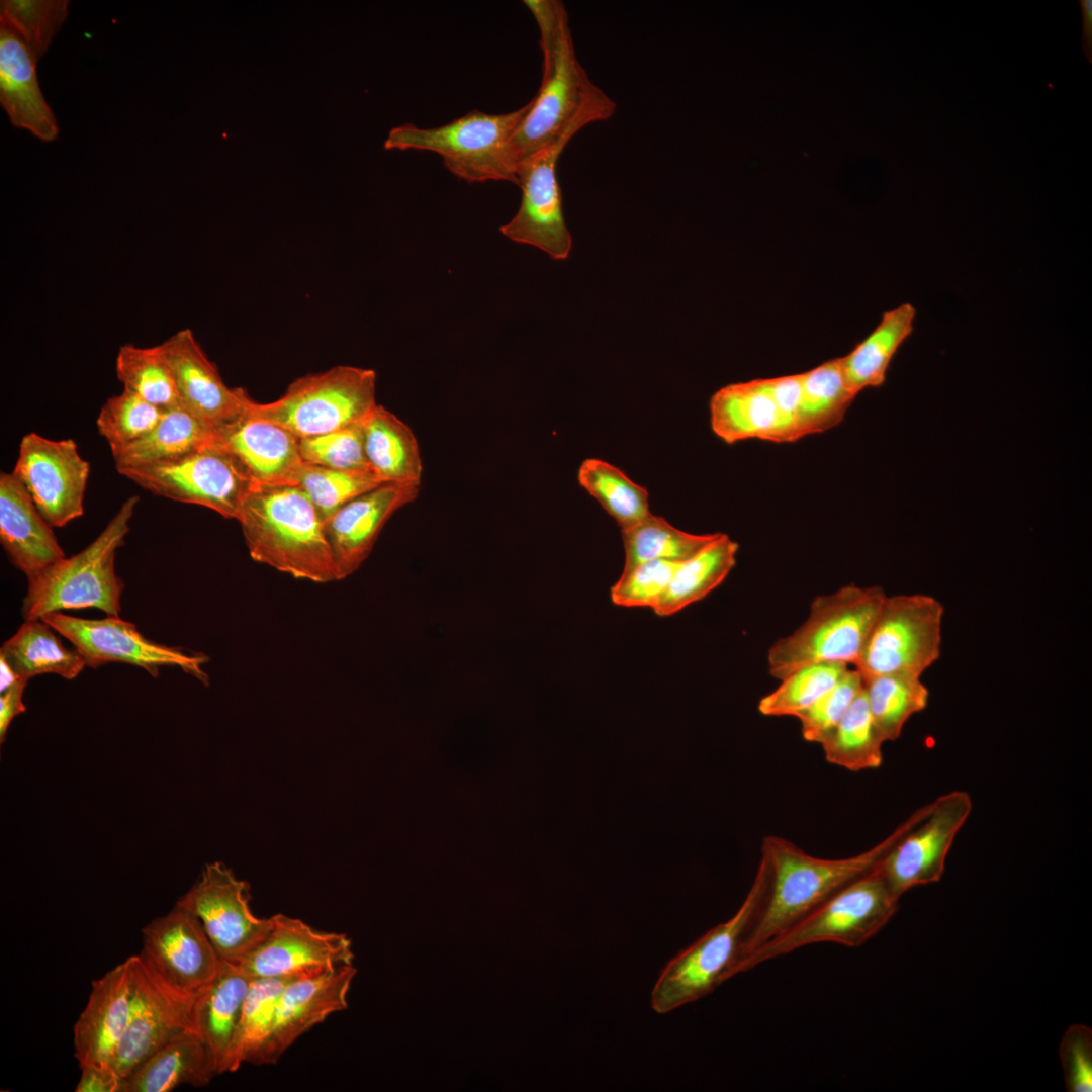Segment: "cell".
<instances>
[{
  "label": "cell",
  "instance_id": "ab89813d",
  "mask_svg": "<svg viewBox=\"0 0 1092 1092\" xmlns=\"http://www.w3.org/2000/svg\"><path fill=\"white\" fill-rule=\"evenodd\" d=\"M115 371L123 389L163 410L180 404L171 364L161 344L153 347L122 345Z\"/></svg>",
  "mask_w": 1092,
  "mask_h": 1092
},
{
  "label": "cell",
  "instance_id": "9c48e42d",
  "mask_svg": "<svg viewBox=\"0 0 1092 1092\" xmlns=\"http://www.w3.org/2000/svg\"><path fill=\"white\" fill-rule=\"evenodd\" d=\"M877 866L755 949L745 960L742 972L810 944L832 942L857 947L868 942L895 915L899 903Z\"/></svg>",
  "mask_w": 1092,
  "mask_h": 1092
},
{
  "label": "cell",
  "instance_id": "836d02e7",
  "mask_svg": "<svg viewBox=\"0 0 1092 1092\" xmlns=\"http://www.w3.org/2000/svg\"><path fill=\"white\" fill-rule=\"evenodd\" d=\"M55 632L41 619L25 621L2 644L0 656L27 680L47 673L74 679L86 667V662L74 647L65 646Z\"/></svg>",
  "mask_w": 1092,
  "mask_h": 1092
},
{
  "label": "cell",
  "instance_id": "d4e9b609",
  "mask_svg": "<svg viewBox=\"0 0 1092 1092\" xmlns=\"http://www.w3.org/2000/svg\"><path fill=\"white\" fill-rule=\"evenodd\" d=\"M0 542L14 567L29 578L65 558L30 495L11 472L0 473Z\"/></svg>",
  "mask_w": 1092,
  "mask_h": 1092
},
{
  "label": "cell",
  "instance_id": "44dd1931",
  "mask_svg": "<svg viewBox=\"0 0 1092 1092\" xmlns=\"http://www.w3.org/2000/svg\"><path fill=\"white\" fill-rule=\"evenodd\" d=\"M161 346L183 407L215 430L245 415L250 396L244 389L225 384L190 329L178 331Z\"/></svg>",
  "mask_w": 1092,
  "mask_h": 1092
},
{
  "label": "cell",
  "instance_id": "5b68a950",
  "mask_svg": "<svg viewBox=\"0 0 1092 1092\" xmlns=\"http://www.w3.org/2000/svg\"><path fill=\"white\" fill-rule=\"evenodd\" d=\"M530 108L489 114L472 110L449 123L419 127L404 123L392 127L384 149L416 150L439 155L445 167L468 183L507 181L518 184L519 161L513 135Z\"/></svg>",
  "mask_w": 1092,
  "mask_h": 1092
},
{
  "label": "cell",
  "instance_id": "7dc6e473",
  "mask_svg": "<svg viewBox=\"0 0 1092 1092\" xmlns=\"http://www.w3.org/2000/svg\"><path fill=\"white\" fill-rule=\"evenodd\" d=\"M363 424L299 438L303 462L341 470L371 471L364 451Z\"/></svg>",
  "mask_w": 1092,
  "mask_h": 1092
},
{
  "label": "cell",
  "instance_id": "f6af8a7d",
  "mask_svg": "<svg viewBox=\"0 0 1092 1092\" xmlns=\"http://www.w3.org/2000/svg\"><path fill=\"white\" fill-rule=\"evenodd\" d=\"M164 410L123 389L107 398L98 414L96 425L107 442L112 456L140 441L159 424Z\"/></svg>",
  "mask_w": 1092,
  "mask_h": 1092
},
{
  "label": "cell",
  "instance_id": "7402d4cb",
  "mask_svg": "<svg viewBox=\"0 0 1092 1092\" xmlns=\"http://www.w3.org/2000/svg\"><path fill=\"white\" fill-rule=\"evenodd\" d=\"M419 492L420 485L383 483L351 499L324 523L340 580L362 565L386 522Z\"/></svg>",
  "mask_w": 1092,
  "mask_h": 1092
},
{
  "label": "cell",
  "instance_id": "30bf717a",
  "mask_svg": "<svg viewBox=\"0 0 1092 1092\" xmlns=\"http://www.w3.org/2000/svg\"><path fill=\"white\" fill-rule=\"evenodd\" d=\"M943 615L942 604L932 596H887L853 667L863 676H921L940 656Z\"/></svg>",
  "mask_w": 1092,
  "mask_h": 1092
},
{
  "label": "cell",
  "instance_id": "603a6c76",
  "mask_svg": "<svg viewBox=\"0 0 1092 1092\" xmlns=\"http://www.w3.org/2000/svg\"><path fill=\"white\" fill-rule=\"evenodd\" d=\"M132 998V963L121 964L92 982L85 1008L74 1024L79 1066L110 1065L127 1026Z\"/></svg>",
  "mask_w": 1092,
  "mask_h": 1092
},
{
  "label": "cell",
  "instance_id": "277c9868",
  "mask_svg": "<svg viewBox=\"0 0 1092 1092\" xmlns=\"http://www.w3.org/2000/svg\"><path fill=\"white\" fill-rule=\"evenodd\" d=\"M138 502L136 495L126 498L87 547L27 578L21 606L24 621L89 608L119 616L124 582L116 573L115 555L125 543Z\"/></svg>",
  "mask_w": 1092,
  "mask_h": 1092
},
{
  "label": "cell",
  "instance_id": "8d00e7d4",
  "mask_svg": "<svg viewBox=\"0 0 1092 1092\" xmlns=\"http://www.w3.org/2000/svg\"><path fill=\"white\" fill-rule=\"evenodd\" d=\"M717 534L689 533L674 527L663 517L650 514L636 525L622 530L625 550L622 571L653 560L682 562L702 550Z\"/></svg>",
  "mask_w": 1092,
  "mask_h": 1092
},
{
  "label": "cell",
  "instance_id": "f907efd6",
  "mask_svg": "<svg viewBox=\"0 0 1092 1092\" xmlns=\"http://www.w3.org/2000/svg\"><path fill=\"white\" fill-rule=\"evenodd\" d=\"M768 383L778 412V425L774 442H794L799 439L797 420L801 394V373L768 378Z\"/></svg>",
  "mask_w": 1092,
  "mask_h": 1092
},
{
  "label": "cell",
  "instance_id": "e575fe53",
  "mask_svg": "<svg viewBox=\"0 0 1092 1092\" xmlns=\"http://www.w3.org/2000/svg\"><path fill=\"white\" fill-rule=\"evenodd\" d=\"M855 396L847 385L840 357L801 373L799 439L837 426Z\"/></svg>",
  "mask_w": 1092,
  "mask_h": 1092
},
{
  "label": "cell",
  "instance_id": "ba28073f",
  "mask_svg": "<svg viewBox=\"0 0 1092 1092\" xmlns=\"http://www.w3.org/2000/svg\"><path fill=\"white\" fill-rule=\"evenodd\" d=\"M372 369L338 365L293 380L276 400L250 398L246 414L281 426L297 438L344 429L365 421L378 404Z\"/></svg>",
  "mask_w": 1092,
  "mask_h": 1092
},
{
  "label": "cell",
  "instance_id": "e0dca14e",
  "mask_svg": "<svg viewBox=\"0 0 1092 1092\" xmlns=\"http://www.w3.org/2000/svg\"><path fill=\"white\" fill-rule=\"evenodd\" d=\"M574 135L567 133L519 163L521 204L515 216L500 228L508 239L537 247L554 260L567 259L572 247L556 169L561 153Z\"/></svg>",
  "mask_w": 1092,
  "mask_h": 1092
},
{
  "label": "cell",
  "instance_id": "4316f807",
  "mask_svg": "<svg viewBox=\"0 0 1092 1092\" xmlns=\"http://www.w3.org/2000/svg\"><path fill=\"white\" fill-rule=\"evenodd\" d=\"M252 979L222 960L216 978L192 1003L193 1031L204 1042L216 1075L226 1072L243 1002Z\"/></svg>",
  "mask_w": 1092,
  "mask_h": 1092
},
{
  "label": "cell",
  "instance_id": "7bdbcfd3",
  "mask_svg": "<svg viewBox=\"0 0 1092 1092\" xmlns=\"http://www.w3.org/2000/svg\"><path fill=\"white\" fill-rule=\"evenodd\" d=\"M849 666L840 662H819L800 667L781 680L780 686L760 699V714L770 717L793 716L810 707L840 677Z\"/></svg>",
  "mask_w": 1092,
  "mask_h": 1092
},
{
  "label": "cell",
  "instance_id": "ac0fdd59",
  "mask_svg": "<svg viewBox=\"0 0 1092 1092\" xmlns=\"http://www.w3.org/2000/svg\"><path fill=\"white\" fill-rule=\"evenodd\" d=\"M352 958L345 934L275 914L265 937L234 965L251 979L296 978L349 965Z\"/></svg>",
  "mask_w": 1092,
  "mask_h": 1092
},
{
  "label": "cell",
  "instance_id": "2e32d148",
  "mask_svg": "<svg viewBox=\"0 0 1092 1092\" xmlns=\"http://www.w3.org/2000/svg\"><path fill=\"white\" fill-rule=\"evenodd\" d=\"M250 886L223 863H208L177 904L195 915L221 960L235 964L267 934L271 917L259 918L249 906Z\"/></svg>",
  "mask_w": 1092,
  "mask_h": 1092
},
{
  "label": "cell",
  "instance_id": "4dcf8cb0",
  "mask_svg": "<svg viewBox=\"0 0 1092 1092\" xmlns=\"http://www.w3.org/2000/svg\"><path fill=\"white\" fill-rule=\"evenodd\" d=\"M215 441L216 430L179 404L164 410L152 432L113 458L118 471L173 461Z\"/></svg>",
  "mask_w": 1092,
  "mask_h": 1092
},
{
  "label": "cell",
  "instance_id": "f35d334b",
  "mask_svg": "<svg viewBox=\"0 0 1092 1092\" xmlns=\"http://www.w3.org/2000/svg\"><path fill=\"white\" fill-rule=\"evenodd\" d=\"M883 743L885 741L874 723L862 691L820 744L829 763L850 771H860L882 764Z\"/></svg>",
  "mask_w": 1092,
  "mask_h": 1092
},
{
  "label": "cell",
  "instance_id": "ffe728a7",
  "mask_svg": "<svg viewBox=\"0 0 1092 1092\" xmlns=\"http://www.w3.org/2000/svg\"><path fill=\"white\" fill-rule=\"evenodd\" d=\"M354 975L349 964L288 981L279 996L271 1032L250 1064H276L303 1033L347 1008L346 996Z\"/></svg>",
  "mask_w": 1092,
  "mask_h": 1092
},
{
  "label": "cell",
  "instance_id": "d6986e66",
  "mask_svg": "<svg viewBox=\"0 0 1092 1092\" xmlns=\"http://www.w3.org/2000/svg\"><path fill=\"white\" fill-rule=\"evenodd\" d=\"M132 998L124 1034L111 1066L122 1078L176 1036L193 1031L192 1001L167 989L139 954L131 956Z\"/></svg>",
  "mask_w": 1092,
  "mask_h": 1092
},
{
  "label": "cell",
  "instance_id": "52a82bcc",
  "mask_svg": "<svg viewBox=\"0 0 1092 1092\" xmlns=\"http://www.w3.org/2000/svg\"><path fill=\"white\" fill-rule=\"evenodd\" d=\"M767 867L761 857L753 884L740 908L670 959L650 995L651 1008L669 1013L695 1002L740 974L746 945L767 889Z\"/></svg>",
  "mask_w": 1092,
  "mask_h": 1092
},
{
  "label": "cell",
  "instance_id": "f1b7e54d",
  "mask_svg": "<svg viewBox=\"0 0 1092 1092\" xmlns=\"http://www.w3.org/2000/svg\"><path fill=\"white\" fill-rule=\"evenodd\" d=\"M216 1076L210 1055L194 1031L173 1038L122 1080L120 1092H168L180 1085L206 1086Z\"/></svg>",
  "mask_w": 1092,
  "mask_h": 1092
},
{
  "label": "cell",
  "instance_id": "6da1fadb",
  "mask_svg": "<svg viewBox=\"0 0 1092 1092\" xmlns=\"http://www.w3.org/2000/svg\"><path fill=\"white\" fill-rule=\"evenodd\" d=\"M540 32L543 76L512 145L519 163L567 133L609 119L616 103L588 78L572 40L566 8L557 0H526Z\"/></svg>",
  "mask_w": 1092,
  "mask_h": 1092
},
{
  "label": "cell",
  "instance_id": "f5cc1de1",
  "mask_svg": "<svg viewBox=\"0 0 1092 1092\" xmlns=\"http://www.w3.org/2000/svg\"><path fill=\"white\" fill-rule=\"evenodd\" d=\"M28 680L20 679L10 688L0 693V740H5L6 733L11 721L26 708L22 697Z\"/></svg>",
  "mask_w": 1092,
  "mask_h": 1092
},
{
  "label": "cell",
  "instance_id": "816d5d0a",
  "mask_svg": "<svg viewBox=\"0 0 1092 1092\" xmlns=\"http://www.w3.org/2000/svg\"><path fill=\"white\" fill-rule=\"evenodd\" d=\"M80 1069L76 1092H120L123 1079L112 1066L88 1063L80 1066Z\"/></svg>",
  "mask_w": 1092,
  "mask_h": 1092
},
{
  "label": "cell",
  "instance_id": "484cf974",
  "mask_svg": "<svg viewBox=\"0 0 1092 1092\" xmlns=\"http://www.w3.org/2000/svg\"><path fill=\"white\" fill-rule=\"evenodd\" d=\"M37 61L24 42L0 25V103L10 123L42 142L59 134L54 112L40 90Z\"/></svg>",
  "mask_w": 1092,
  "mask_h": 1092
},
{
  "label": "cell",
  "instance_id": "c3c4849f",
  "mask_svg": "<svg viewBox=\"0 0 1092 1092\" xmlns=\"http://www.w3.org/2000/svg\"><path fill=\"white\" fill-rule=\"evenodd\" d=\"M679 562L653 560L622 571L611 587L614 605L625 608H654L666 592Z\"/></svg>",
  "mask_w": 1092,
  "mask_h": 1092
},
{
  "label": "cell",
  "instance_id": "3957f363",
  "mask_svg": "<svg viewBox=\"0 0 1092 1092\" xmlns=\"http://www.w3.org/2000/svg\"><path fill=\"white\" fill-rule=\"evenodd\" d=\"M251 558L297 579L339 581L324 523L294 484H255L238 515Z\"/></svg>",
  "mask_w": 1092,
  "mask_h": 1092
},
{
  "label": "cell",
  "instance_id": "1f68e13d",
  "mask_svg": "<svg viewBox=\"0 0 1092 1092\" xmlns=\"http://www.w3.org/2000/svg\"><path fill=\"white\" fill-rule=\"evenodd\" d=\"M915 316L911 303L885 311L875 329L840 357L847 385L855 395L884 384L893 357L913 332Z\"/></svg>",
  "mask_w": 1092,
  "mask_h": 1092
},
{
  "label": "cell",
  "instance_id": "ee69618b",
  "mask_svg": "<svg viewBox=\"0 0 1092 1092\" xmlns=\"http://www.w3.org/2000/svg\"><path fill=\"white\" fill-rule=\"evenodd\" d=\"M68 0H1L0 25L14 32L38 62L68 16Z\"/></svg>",
  "mask_w": 1092,
  "mask_h": 1092
},
{
  "label": "cell",
  "instance_id": "d6a6232c",
  "mask_svg": "<svg viewBox=\"0 0 1092 1092\" xmlns=\"http://www.w3.org/2000/svg\"><path fill=\"white\" fill-rule=\"evenodd\" d=\"M738 543L718 533L691 558L679 562L670 583L653 612L668 617L701 601L717 588L736 563Z\"/></svg>",
  "mask_w": 1092,
  "mask_h": 1092
},
{
  "label": "cell",
  "instance_id": "db71d44e",
  "mask_svg": "<svg viewBox=\"0 0 1092 1092\" xmlns=\"http://www.w3.org/2000/svg\"><path fill=\"white\" fill-rule=\"evenodd\" d=\"M1082 14V49L1088 62L1092 63V1H1079Z\"/></svg>",
  "mask_w": 1092,
  "mask_h": 1092
},
{
  "label": "cell",
  "instance_id": "8992f818",
  "mask_svg": "<svg viewBox=\"0 0 1092 1092\" xmlns=\"http://www.w3.org/2000/svg\"><path fill=\"white\" fill-rule=\"evenodd\" d=\"M887 597L880 586L849 584L816 597L807 619L778 639L767 654L768 671L782 680L802 666L840 662L854 666Z\"/></svg>",
  "mask_w": 1092,
  "mask_h": 1092
},
{
  "label": "cell",
  "instance_id": "cb8c5ba5",
  "mask_svg": "<svg viewBox=\"0 0 1092 1092\" xmlns=\"http://www.w3.org/2000/svg\"><path fill=\"white\" fill-rule=\"evenodd\" d=\"M216 443L237 460L254 484L291 483L304 463L299 438L279 425L246 413L216 430Z\"/></svg>",
  "mask_w": 1092,
  "mask_h": 1092
},
{
  "label": "cell",
  "instance_id": "f546056e",
  "mask_svg": "<svg viewBox=\"0 0 1092 1092\" xmlns=\"http://www.w3.org/2000/svg\"><path fill=\"white\" fill-rule=\"evenodd\" d=\"M364 451L371 472L384 483L420 485L423 465L412 429L377 404L363 424Z\"/></svg>",
  "mask_w": 1092,
  "mask_h": 1092
},
{
  "label": "cell",
  "instance_id": "9a60e30c",
  "mask_svg": "<svg viewBox=\"0 0 1092 1092\" xmlns=\"http://www.w3.org/2000/svg\"><path fill=\"white\" fill-rule=\"evenodd\" d=\"M89 463L72 439L24 435L12 473L52 527H64L84 513Z\"/></svg>",
  "mask_w": 1092,
  "mask_h": 1092
},
{
  "label": "cell",
  "instance_id": "bcb514c9",
  "mask_svg": "<svg viewBox=\"0 0 1092 1092\" xmlns=\"http://www.w3.org/2000/svg\"><path fill=\"white\" fill-rule=\"evenodd\" d=\"M860 672L849 667L840 679L810 707L796 715L803 738L821 743L847 713L862 692Z\"/></svg>",
  "mask_w": 1092,
  "mask_h": 1092
},
{
  "label": "cell",
  "instance_id": "d590c367",
  "mask_svg": "<svg viewBox=\"0 0 1092 1092\" xmlns=\"http://www.w3.org/2000/svg\"><path fill=\"white\" fill-rule=\"evenodd\" d=\"M920 677L905 673L862 675L863 695L885 742L899 738L906 722L926 708L929 692Z\"/></svg>",
  "mask_w": 1092,
  "mask_h": 1092
},
{
  "label": "cell",
  "instance_id": "11a10c76",
  "mask_svg": "<svg viewBox=\"0 0 1092 1092\" xmlns=\"http://www.w3.org/2000/svg\"><path fill=\"white\" fill-rule=\"evenodd\" d=\"M20 679L24 678H21L9 665V663L0 656V693L10 688Z\"/></svg>",
  "mask_w": 1092,
  "mask_h": 1092
},
{
  "label": "cell",
  "instance_id": "b9f144b4",
  "mask_svg": "<svg viewBox=\"0 0 1092 1092\" xmlns=\"http://www.w3.org/2000/svg\"><path fill=\"white\" fill-rule=\"evenodd\" d=\"M371 471L328 468L303 463L290 484L309 498L325 523L356 496L383 484Z\"/></svg>",
  "mask_w": 1092,
  "mask_h": 1092
},
{
  "label": "cell",
  "instance_id": "74e56055",
  "mask_svg": "<svg viewBox=\"0 0 1092 1092\" xmlns=\"http://www.w3.org/2000/svg\"><path fill=\"white\" fill-rule=\"evenodd\" d=\"M577 479L580 486L616 521L621 531L651 514L648 491L607 461L585 459L579 466Z\"/></svg>",
  "mask_w": 1092,
  "mask_h": 1092
},
{
  "label": "cell",
  "instance_id": "4fadbf2b",
  "mask_svg": "<svg viewBox=\"0 0 1092 1092\" xmlns=\"http://www.w3.org/2000/svg\"><path fill=\"white\" fill-rule=\"evenodd\" d=\"M142 938V961L184 1000H194L218 975L222 960L200 920L177 903L148 923Z\"/></svg>",
  "mask_w": 1092,
  "mask_h": 1092
},
{
  "label": "cell",
  "instance_id": "5bb4252c",
  "mask_svg": "<svg viewBox=\"0 0 1092 1092\" xmlns=\"http://www.w3.org/2000/svg\"><path fill=\"white\" fill-rule=\"evenodd\" d=\"M971 810L968 793L953 791L942 795L929 804L925 816L888 850L877 870L897 898L914 887L941 879L946 856Z\"/></svg>",
  "mask_w": 1092,
  "mask_h": 1092
},
{
  "label": "cell",
  "instance_id": "83f0119b",
  "mask_svg": "<svg viewBox=\"0 0 1092 1092\" xmlns=\"http://www.w3.org/2000/svg\"><path fill=\"white\" fill-rule=\"evenodd\" d=\"M714 434L727 444L758 438L774 442L778 412L768 378L726 385L710 400Z\"/></svg>",
  "mask_w": 1092,
  "mask_h": 1092
},
{
  "label": "cell",
  "instance_id": "7a4b0ae2",
  "mask_svg": "<svg viewBox=\"0 0 1092 1092\" xmlns=\"http://www.w3.org/2000/svg\"><path fill=\"white\" fill-rule=\"evenodd\" d=\"M918 809L885 840L847 858L826 859L808 854L793 842L765 836L761 856L767 867V889L742 962L759 946L784 933L843 887L871 872L888 850L927 813Z\"/></svg>",
  "mask_w": 1092,
  "mask_h": 1092
},
{
  "label": "cell",
  "instance_id": "7c38bea8",
  "mask_svg": "<svg viewBox=\"0 0 1092 1092\" xmlns=\"http://www.w3.org/2000/svg\"><path fill=\"white\" fill-rule=\"evenodd\" d=\"M41 620L69 640L85 660L86 666L91 668L121 662L138 666L151 676L158 677L162 667H177L204 685L208 684V675L203 668L208 661L205 654L155 642L145 637L133 623L119 616L84 619L57 612L44 615Z\"/></svg>",
  "mask_w": 1092,
  "mask_h": 1092
},
{
  "label": "cell",
  "instance_id": "60d3db41",
  "mask_svg": "<svg viewBox=\"0 0 1092 1092\" xmlns=\"http://www.w3.org/2000/svg\"><path fill=\"white\" fill-rule=\"evenodd\" d=\"M291 979H252L243 1002L226 1072H236L243 1063H250L265 1043L274 1023L279 996Z\"/></svg>",
  "mask_w": 1092,
  "mask_h": 1092
},
{
  "label": "cell",
  "instance_id": "8fae6325",
  "mask_svg": "<svg viewBox=\"0 0 1092 1092\" xmlns=\"http://www.w3.org/2000/svg\"><path fill=\"white\" fill-rule=\"evenodd\" d=\"M149 492L208 508L237 520L255 485L237 460L216 441L173 461L118 470Z\"/></svg>",
  "mask_w": 1092,
  "mask_h": 1092
},
{
  "label": "cell",
  "instance_id": "681fc988",
  "mask_svg": "<svg viewBox=\"0 0 1092 1092\" xmlns=\"http://www.w3.org/2000/svg\"><path fill=\"white\" fill-rule=\"evenodd\" d=\"M1066 1090L1092 1091V1029L1082 1023L1069 1025L1059 1046Z\"/></svg>",
  "mask_w": 1092,
  "mask_h": 1092
}]
</instances>
